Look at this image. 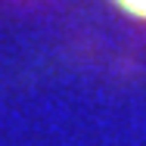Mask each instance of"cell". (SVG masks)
<instances>
[{
  "label": "cell",
  "instance_id": "1",
  "mask_svg": "<svg viewBox=\"0 0 146 146\" xmlns=\"http://www.w3.org/2000/svg\"><path fill=\"white\" fill-rule=\"evenodd\" d=\"M127 13H134V16H143L146 19V0H118Z\"/></svg>",
  "mask_w": 146,
  "mask_h": 146
}]
</instances>
